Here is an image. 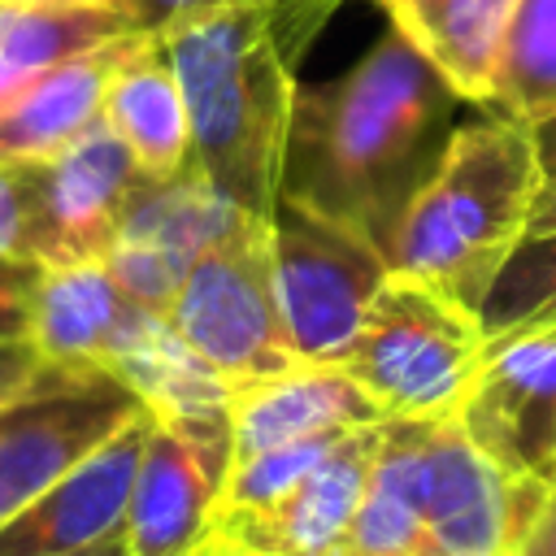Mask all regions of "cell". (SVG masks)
I'll use <instances>...</instances> for the list:
<instances>
[{"label": "cell", "mask_w": 556, "mask_h": 556, "mask_svg": "<svg viewBox=\"0 0 556 556\" xmlns=\"http://www.w3.org/2000/svg\"><path fill=\"white\" fill-rule=\"evenodd\" d=\"M204 552H208V547H204ZM204 552H200V556H204Z\"/></svg>", "instance_id": "e575fe53"}, {"label": "cell", "mask_w": 556, "mask_h": 556, "mask_svg": "<svg viewBox=\"0 0 556 556\" xmlns=\"http://www.w3.org/2000/svg\"><path fill=\"white\" fill-rule=\"evenodd\" d=\"M339 439L343 434H313V439H295V443H282V447H269V452H256V456L230 465L213 517H222V513H256V508L282 504L321 465V456Z\"/></svg>", "instance_id": "cb8c5ba5"}, {"label": "cell", "mask_w": 556, "mask_h": 556, "mask_svg": "<svg viewBox=\"0 0 556 556\" xmlns=\"http://www.w3.org/2000/svg\"><path fill=\"white\" fill-rule=\"evenodd\" d=\"M421 417H391L382 421V443L374 460L369 491L348 526L343 556H421V447H426Z\"/></svg>", "instance_id": "ffe728a7"}, {"label": "cell", "mask_w": 556, "mask_h": 556, "mask_svg": "<svg viewBox=\"0 0 556 556\" xmlns=\"http://www.w3.org/2000/svg\"><path fill=\"white\" fill-rule=\"evenodd\" d=\"M135 30L117 9H26L0 0V104L48 65Z\"/></svg>", "instance_id": "44dd1931"}, {"label": "cell", "mask_w": 556, "mask_h": 556, "mask_svg": "<svg viewBox=\"0 0 556 556\" xmlns=\"http://www.w3.org/2000/svg\"><path fill=\"white\" fill-rule=\"evenodd\" d=\"M109 274L117 278V287L148 313L156 317H169L178 291H182V278L191 269V261H182L178 252L161 248V243H148V239H135V235H122L113 243V252L104 256Z\"/></svg>", "instance_id": "484cf974"}, {"label": "cell", "mask_w": 556, "mask_h": 556, "mask_svg": "<svg viewBox=\"0 0 556 556\" xmlns=\"http://www.w3.org/2000/svg\"><path fill=\"white\" fill-rule=\"evenodd\" d=\"M43 356L35 348V339H0V404H9L35 374H39Z\"/></svg>", "instance_id": "f1b7e54d"}, {"label": "cell", "mask_w": 556, "mask_h": 556, "mask_svg": "<svg viewBox=\"0 0 556 556\" xmlns=\"http://www.w3.org/2000/svg\"><path fill=\"white\" fill-rule=\"evenodd\" d=\"M334 556H343V552H334Z\"/></svg>", "instance_id": "836d02e7"}, {"label": "cell", "mask_w": 556, "mask_h": 556, "mask_svg": "<svg viewBox=\"0 0 556 556\" xmlns=\"http://www.w3.org/2000/svg\"><path fill=\"white\" fill-rule=\"evenodd\" d=\"M148 317L104 261L48 269L35 295L30 339L43 361L52 365H100L109 369L135 326Z\"/></svg>", "instance_id": "e0dca14e"}, {"label": "cell", "mask_w": 556, "mask_h": 556, "mask_svg": "<svg viewBox=\"0 0 556 556\" xmlns=\"http://www.w3.org/2000/svg\"><path fill=\"white\" fill-rule=\"evenodd\" d=\"M152 430V413L130 417L113 439L83 456L65 478H56L35 504L0 526V556H70L104 539H117L126 526L139 456Z\"/></svg>", "instance_id": "7c38bea8"}, {"label": "cell", "mask_w": 556, "mask_h": 556, "mask_svg": "<svg viewBox=\"0 0 556 556\" xmlns=\"http://www.w3.org/2000/svg\"><path fill=\"white\" fill-rule=\"evenodd\" d=\"M482 334L504 339L534 326H556V235H530L500 269L482 313Z\"/></svg>", "instance_id": "603a6c76"}, {"label": "cell", "mask_w": 556, "mask_h": 556, "mask_svg": "<svg viewBox=\"0 0 556 556\" xmlns=\"http://www.w3.org/2000/svg\"><path fill=\"white\" fill-rule=\"evenodd\" d=\"M217 4H226V0H113V9L135 30H152V35H165V30H174L191 17H204Z\"/></svg>", "instance_id": "83f0119b"}, {"label": "cell", "mask_w": 556, "mask_h": 556, "mask_svg": "<svg viewBox=\"0 0 556 556\" xmlns=\"http://www.w3.org/2000/svg\"><path fill=\"white\" fill-rule=\"evenodd\" d=\"M204 556H261V552H243V547H230L222 539H208V552Z\"/></svg>", "instance_id": "d6a6232c"}, {"label": "cell", "mask_w": 556, "mask_h": 556, "mask_svg": "<svg viewBox=\"0 0 556 556\" xmlns=\"http://www.w3.org/2000/svg\"><path fill=\"white\" fill-rule=\"evenodd\" d=\"M343 0H226L165 30L191 156L208 187L252 217L282 195V161L295 109V70Z\"/></svg>", "instance_id": "7a4b0ae2"}, {"label": "cell", "mask_w": 556, "mask_h": 556, "mask_svg": "<svg viewBox=\"0 0 556 556\" xmlns=\"http://www.w3.org/2000/svg\"><path fill=\"white\" fill-rule=\"evenodd\" d=\"M486 109L526 126L556 117V0H517Z\"/></svg>", "instance_id": "7402d4cb"}, {"label": "cell", "mask_w": 556, "mask_h": 556, "mask_svg": "<svg viewBox=\"0 0 556 556\" xmlns=\"http://www.w3.org/2000/svg\"><path fill=\"white\" fill-rule=\"evenodd\" d=\"M387 22L478 109L491 104L517 0H374Z\"/></svg>", "instance_id": "ac0fdd59"}, {"label": "cell", "mask_w": 556, "mask_h": 556, "mask_svg": "<svg viewBox=\"0 0 556 556\" xmlns=\"http://www.w3.org/2000/svg\"><path fill=\"white\" fill-rule=\"evenodd\" d=\"M165 321L230 391L300 365L274 295L269 217L235 213L191 261Z\"/></svg>", "instance_id": "277c9868"}, {"label": "cell", "mask_w": 556, "mask_h": 556, "mask_svg": "<svg viewBox=\"0 0 556 556\" xmlns=\"http://www.w3.org/2000/svg\"><path fill=\"white\" fill-rule=\"evenodd\" d=\"M70 556H126V543H122V534H117V539H104V543H96V547H87V552H70Z\"/></svg>", "instance_id": "1f68e13d"}, {"label": "cell", "mask_w": 556, "mask_h": 556, "mask_svg": "<svg viewBox=\"0 0 556 556\" xmlns=\"http://www.w3.org/2000/svg\"><path fill=\"white\" fill-rule=\"evenodd\" d=\"M465 104L469 100L387 22L348 70L295 87L282 195L356 226L391 252Z\"/></svg>", "instance_id": "6da1fadb"}, {"label": "cell", "mask_w": 556, "mask_h": 556, "mask_svg": "<svg viewBox=\"0 0 556 556\" xmlns=\"http://www.w3.org/2000/svg\"><path fill=\"white\" fill-rule=\"evenodd\" d=\"M22 191L26 252L43 269L104 261L122 235L139 165L100 117L70 148L35 165H9Z\"/></svg>", "instance_id": "ba28073f"}, {"label": "cell", "mask_w": 556, "mask_h": 556, "mask_svg": "<svg viewBox=\"0 0 556 556\" xmlns=\"http://www.w3.org/2000/svg\"><path fill=\"white\" fill-rule=\"evenodd\" d=\"M513 556H556V491L543 500L539 517L530 521V530H526V539L517 543Z\"/></svg>", "instance_id": "f546056e"}, {"label": "cell", "mask_w": 556, "mask_h": 556, "mask_svg": "<svg viewBox=\"0 0 556 556\" xmlns=\"http://www.w3.org/2000/svg\"><path fill=\"white\" fill-rule=\"evenodd\" d=\"M378 443L382 426L348 430L282 504L213 517V539L261 556H334L369 491Z\"/></svg>", "instance_id": "4fadbf2b"}, {"label": "cell", "mask_w": 556, "mask_h": 556, "mask_svg": "<svg viewBox=\"0 0 556 556\" xmlns=\"http://www.w3.org/2000/svg\"><path fill=\"white\" fill-rule=\"evenodd\" d=\"M139 30L113 35L35 74L9 104H0V165H35L70 148L104 113V91L117 61Z\"/></svg>", "instance_id": "9a60e30c"}, {"label": "cell", "mask_w": 556, "mask_h": 556, "mask_svg": "<svg viewBox=\"0 0 556 556\" xmlns=\"http://www.w3.org/2000/svg\"><path fill=\"white\" fill-rule=\"evenodd\" d=\"M4 4H26V9H113V0H4Z\"/></svg>", "instance_id": "4dcf8cb0"}, {"label": "cell", "mask_w": 556, "mask_h": 556, "mask_svg": "<svg viewBox=\"0 0 556 556\" xmlns=\"http://www.w3.org/2000/svg\"><path fill=\"white\" fill-rule=\"evenodd\" d=\"M552 491L495 469L456 417L426 426L421 556H513Z\"/></svg>", "instance_id": "30bf717a"}, {"label": "cell", "mask_w": 556, "mask_h": 556, "mask_svg": "<svg viewBox=\"0 0 556 556\" xmlns=\"http://www.w3.org/2000/svg\"><path fill=\"white\" fill-rule=\"evenodd\" d=\"M100 117L126 143L143 178L161 182L191 165L187 100H182V83H178L165 35H152V30L135 35L130 52L117 61L109 78Z\"/></svg>", "instance_id": "2e32d148"}, {"label": "cell", "mask_w": 556, "mask_h": 556, "mask_svg": "<svg viewBox=\"0 0 556 556\" xmlns=\"http://www.w3.org/2000/svg\"><path fill=\"white\" fill-rule=\"evenodd\" d=\"M230 460V421L174 426L152 417L122 526L126 556H200Z\"/></svg>", "instance_id": "8fae6325"}, {"label": "cell", "mask_w": 556, "mask_h": 556, "mask_svg": "<svg viewBox=\"0 0 556 556\" xmlns=\"http://www.w3.org/2000/svg\"><path fill=\"white\" fill-rule=\"evenodd\" d=\"M456 421L495 469L556 491V326L486 339Z\"/></svg>", "instance_id": "9c48e42d"}, {"label": "cell", "mask_w": 556, "mask_h": 556, "mask_svg": "<svg viewBox=\"0 0 556 556\" xmlns=\"http://www.w3.org/2000/svg\"><path fill=\"white\" fill-rule=\"evenodd\" d=\"M486 352L482 321L439 291L391 274L365 321L343 369L382 404L387 417H456Z\"/></svg>", "instance_id": "5b68a950"}, {"label": "cell", "mask_w": 556, "mask_h": 556, "mask_svg": "<svg viewBox=\"0 0 556 556\" xmlns=\"http://www.w3.org/2000/svg\"><path fill=\"white\" fill-rule=\"evenodd\" d=\"M382 404L343 365H291L265 382L239 387L230 395V465L295 443L313 434H348L361 426H382Z\"/></svg>", "instance_id": "5bb4252c"}, {"label": "cell", "mask_w": 556, "mask_h": 556, "mask_svg": "<svg viewBox=\"0 0 556 556\" xmlns=\"http://www.w3.org/2000/svg\"><path fill=\"white\" fill-rule=\"evenodd\" d=\"M534 191L539 148L526 122L491 109L478 122H460L391 239V274L478 317L500 269L526 239Z\"/></svg>", "instance_id": "3957f363"}, {"label": "cell", "mask_w": 556, "mask_h": 556, "mask_svg": "<svg viewBox=\"0 0 556 556\" xmlns=\"http://www.w3.org/2000/svg\"><path fill=\"white\" fill-rule=\"evenodd\" d=\"M109 374H117L143 400V408L156 421H174V426L230 421V395L235 391L156 313H148L135 326V334L122 343V352L109 365Z\"/></svg>", "instance_id": "d6986e66"}, {"label": "cell", "mask_w": 556, "mask_h": 556, "mask_svg": "<svg viewBox=\"0 0 556 556\" xmlns=\"http://www.w3.org/2000/svg\"><path fill=\"white\" fill-rule=\"evenodd\" d=\"M139 413L143 400L117 374L43 361L39 374L0 404V526Z\"/></svg>", "instance_id": "52a82bcc"}, {"label": "cell", "mask_w": 556, "mask_h": 556, "mask_svg": "<svg viewBox=\"0 0 556 556\" xmlns=\"http://www.w3.org/2000/svg\"><path fill=\"white\" fill-rule=\"evenodd\" d=\"M534 130V148H539V191H534V208H530V235H556V117L530 126Z\"/></svg>", "instance_id": "4316f807"}, {"label": "cell", "mask_w": 556, "mask_h": 556, "mask_svg": "<svg viewBox=\"0 0 556 556\" xmlns=\"http://www.w3.org/2000/svg\"><path fill=\"white\" fill-rule=\"evenodd\" d=\"M22 226H26V217H22L17 174L9 165H0V339H30L35 295L48 274L26 252Z\"/></svg>", "instance_id": "d4e9b609"}, {"label": "cell", "mask_w": 556, "mask_h": 556, "mask_svg": "<svg viewBox=\"0 0 556 556\" xmlns=\"http://www.w3.org/2000/svg\"><path fill=\"white\" fill-rule=\"evenodd\" d=\"M274 295L287 343L308 365H343L365 308L391 278L387 252L356 226L334 222L291 195L269 213Z\"/></svg>", "instance_id": "8992f818"}]
</instances>
